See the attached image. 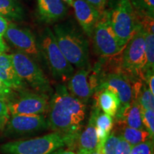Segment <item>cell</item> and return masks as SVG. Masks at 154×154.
Instances as JSON below:
<instances>
[{
	"label": "cell",
	"instance_id": "cell-1",
	"mask_svg": "<svg viewBox=\"0 0 154 154\" xmlns=\"http://www.w3.org/2000/svg\"><path fill=\"white\" fill-rule=\"evenodd\" d=\"M47 111L48 128L76 143L86 119V103L72 96L63 84H59L49 100Z\"/></svg>",
	"mask_w": 154,
	"mask_h": 154
},
{
	"label": "cell",
	"instance_id": "cell-2",
	"mask_svg": "<svg viewBox=\"0 0 154 154\" xmlns=\"http://www.w3.org/2000/svg\"><path fill=\"white\" fill-rule=\"evenodd\" d=\"M52 32L58 47L72 66L80 69L88 66V42L78 28L71 23H62L55 25Z\"/></svg>",
	"mask_w": 154,
	"mask_h": 154
},
{
	"label": "cell",
	"instance_id": "cell-3",
	"mask_svg": "<svg viewBox=\"0 0 154 154\" xmlns=\"http://www.w3.org/2000/svg\"><path fill=\"white\" fill-rule=\"evenodd\" d=\"M74 144L71 138L53 132L41 137L7 142L0 146V152L4 154H51Z\"/></svg>",
	"mask_w": 154,
	"mask_h": 154
},
{
	"label": "cell",
	"instance_id": "cell-4",
	"mask_svg": "<svg viewBox=\"0 0 154 154\" xmlns=\"http://www.w3.org/2000/svg\"><path fill=\"white\" fill-rule=\"evenodd\" d=\"M38 46L54 78L61 82L69 81L74 74V69L58 47L52 30L45 29Z\"/></svg>",
	"mask_w": 154,
	"mask_h": 154
},
{
	"label": "cell",
	"instance_id": "cell-5",
	"mask_svg": "<svg viewBox=\"0 0 154 154\" xmlns=\"http://www.w3.org/2000/svg\"><path fill=\"white\" fill-rule=\"evenodd\" d=\"M10 55L17 75L26 85L44 95L49 96L52 92L49 79L33 59L19 51Z\"/></svg>",
	"mask_w": 154,
	"mask_h": 154
},
{
	"label": "cell",
	"instance_id": "cell-6",
	"mask_svg": "<svg viewBox=\"0 0 154 154\" xmlns=\"http://www.w3.org/2000/svg\"><path fill=\"white\" fill-rule=\"evenodd\" d=\"M122 57L121 68L125 74L134 78L142 77L146 64L145 32L138 23L134 34L124 47Z\"/></svg>",
	"mask_w": 154,
	"mask_h": 154
},
{
	"label": "cell",
	"instance_id": "cell-7",
	"mask_svg": "<svg viewBox=\"0 0 154 154\" xmlns=\"http://www.w3.org/2000/svg\"><path fill=\"white\" fill-rule=\"evenodd\" d=\"M110 23L122 47H125L136 32L137 26L136 13L130 0H117L109 11Z\"/></svg>",
	"mask_w": 154,
	"mask_h": 154
},
{
	"label": "cell",
	"instance_id": "cell-8",
	"mask_svg": "<svg viewBox=\"0 0 154 154\" xmlns=\"http://www.w3.org/2000/svg\"><path fill=\"white\" fill-rule=\"evenodd\" d=\"M91 37L96 52L101 57H114L124 49L111 27L109 11L106 9L100 13Z\"/></svg>",
	"mask_w": 154,
	"mask_h": 154
},
{
	"label": "cell",
	"instance_id": "cell-9",
	"mask_svg": "<svg viewBox=\"0 0 154 154\" xmlns=\"http://www.w3.org/2000/svg\"><path fill=\"white\" fill-rule=\"evenodd\" d=\"M49 96L24 90L14 91L6 101L11 115H41L47 112Z\"/></svg>",
	"mask_w": 154,
	"mask_h": 154
},
{
	"label": "cell",
	"instance_id": "cell-10",
	"mask_svg": "<svg viewBox=\"0 0 154 154\" xmlns=\"http://www.w3.org/2000/svg\"><path fill=\"white\" fill-rule=\"evenodd\" d=\"M95 73L97 79L96 91L106 88L112 91L119 98L121 106L128 104L132 101L133 86L129 76L121 72L101 74L99 71H95Z\"/></svg>",
	"mask_w": 154,
	"mask_h": 154
},
{
	"label": "cell",
	"instance_id": "cell-11",
	"mask_svg": "<svg viewBox=\"0 0 154 154\" xmlns=\"http://www.w3.org/2000/svg\"><path fill=\"white\" fill-rule=\"evenodd\" d=\"M4 36L19 51L29 56L34 61H38L42 58L35 36L27 29L22 28L11 22Z\"/></svg>",
	"mask_w": 154,
	"mask_h": 154
},
{
	"label": "cell",
	"instance_id": "cell-12",
	"mask_svg": "<svg viewBox=\"0 0 154 154\" xmlns=\"http://www.w3.org/2000/svg\"><path fill=\"white\" fill-rule=\"evenodd\" d=\"M48 128L47 119L41 115H11L5 128L7 136L32 134Z\"/></svg>",
	"mask_w": 154,
	"mask_h": 154
},
{
	"label": "cell",
	"instance_id": "cell-13",
	"mask_svg": "<svg viewBox=\"0 0 154 154\" xmlns=\"http://www.w3.org/2000/svg\"><path fill=\"white\" fill-rule=\"evenodd\" d=\"M67 89L72 96L83 103L86 104L88 103L94 94L88 67L81 69L72 75L69 80Z\"/></svg>",
	"mask_w": 154,
	"mask_h": 154
},
{
	"label": "cell",
	"instance_id": "cell-14",
	"mask_svg": "<svg viewBox=\"0 0 154 154\" xmlns=\"http://www.w3.org/2000/svg\"><path fill=\"white\" fill-rule=\"evenodd\" d=\"M72 6L80 26L88 37H91L100 12L85 0H74Z\"/></svg>",
	"mask_w": 154,
	"mask_h": 154
},
{
	"label": "cell",
	"instance_id": "cell-15",
	"mask_svg": "<svg viewBox=\"0 0 154 154\" xmlns=\"http://www.w3.org/2000/svg\"><path fill=\"white\" fill-rule=\"evenodd\" d=\"M100 112V109L94 101L92 107L89 119L85 128L82 130L77 138V144L79 150L94 151L96 150L98 143L97 135L96 129V120Z\"/></svg>",
	"mask_w": 154,
	"mask_h": 154
},
{
	"label": "cell",
	"instance_id": "cell-16",
	"mask_svg": "<svg viewBox=\"0 0 154 154\" xmlns=\"http://www.w3.org/2000/svg\"><path fill=\"white\" fill-rule=\"evenodd\" d=\"M115 117H116V121L121 126L144 129L142 122L141 107L137 100L133 99L128 104L120 106Z\"/></svg>",
	"mask_w": 154,
	"mask_h": 154
},
{
	"label": "cell",
	"instance_id": "cell-17",
	"mask_svg": "<svg viewBox=\"0 0 154 154\" xmlns=\"http://www.w3.org/2000/svg\"><path fill=\"white\" fill-rule=\"evenodd\" d=\"M0 80L14 91L24 90L26 86L17 75L11 55L7 53L0 54Z\"/></svg>",
	"mask_w": 154,
	"mask_h": 154
},
{
	"label": "cell",
	"instance_id": "cell-18",
	"mask_svg": "<svg viewBox=\"0 0 154 154\" xmlns=\"http://www.w3.org/2000/svg\"><path fill=\"white\" fill-rule=\"evenodd\" d=\"M38 14L42 21L56 22L66 16L68 7L62 0H37Z\"/></svg>",
	"mask_w": 154,
	"mask_h": 154
},
{
	"label": "cell",
	"instance_id": "cell-19",
	"mask_svg": "<svg viewBox=\"0 0 154 154\" xmlns=\"http://www.w3.org/2000/svg\"><path fill=\"white\" fill-rule=\"evenodd\" d=\"M94 101L103 113L115 117L121 106L119 98L112 91L106 88L95 91Z\"/></svg>",
	"mask_w": 154,
	"mask_h": 154
},
{
	"label": "cell",
	"instance_id": "cell-20",
	"mask_svg": "<svg viewBox=\"0 0 154 154\" xmlns=\"http://www.w3.org/2000/svg\"><path fill=\"white\" fill-rule=\"evenodd\" d=\"M0 16L10 21L22 20L24 9L17 0H0Z\"/></svg>",
	"mask_w": 154,
	"mask_h": 154
},
{
	"label": "cell",
	"instance_id": "cell-21",
	"mask_svg": "<svg viewBox=\"0 0 154 154\" xmlns=\"http://www.w3.org/2000/svg\"><path fill=\"white\" fill-rule=\"evenodd\" d=\"M121 126L122 128L120 136L132 146L151 139L149 133L145 128L137 129L126 126Z\"/></svg>",
	"mask_w": 154,
	"mask_h": 154
},
{
	"label": "cell",
	"instance_id": "cell-22",
	"mask_svg": "<svg viewBox=\"0 0 154 154\" xmlns=\"http://www.w3.org/2000/svg\"><path fill=\"white\" fill-rule=\"evenodd\" d=\"M144 30V29H143ZM145 32V57L146 64L142 72V78L148 72L154 69V34L153 32Z\"/></svg>",
	"mask_w": 154,
	"mask_h": 154
},
{
	"label": "cell",
	"instance_id": "cell-23",
	"mask_svg": "<svg viewBox=\"0 0 154 154\" xmlns=\"http://www.w3.org/2000/svg\"><path fill=\"white\" fill-rule=\"evenodd\" d=\"M136 100H137L142 109L149 110L154 109V94L151 93L146 84H142L139 91L136 96Z\"/></svg>",
	"mask_w": 154,
	"mask_h": 154
},
{
	"label": "cell",
	"instance_id": "cell-24",
	"mask_svg": "<svg viewBox=\"0 0 154 154\" xmlns=\"http://www.w3.org/2000/svg\"><path fill=\"white\" fill-rule=\"evenodd\" d=\"M135 12L153 17L154 0H130Z\"/></svg>",
	"mask_w": 154,
	"mask_h": 154
},
{
	"label": "cell",
	"instance_id": "cell-25",
	"mask_svg": "<svg viewBox=\"0 0 154 154\" xmlns=\"http://www.w3.org/2000/svg\"><path fill=\"white\" fill-rule=\"evenodd\" d=\"M142 122L144 128L149 133L151 139L154 136V109L144 110L141 109Z\"/></svg>",
	"mask_w": 154,
	"mask_h": 154
},
{
	"label": "cell",
	"instance_id": "cell-26",
	"mask_svg": "<svg viewBox=\"0 0 154 154\" xmlns=\"http://www.w3.org/2000/svg\"><path fill=\"white\" fill-rule=\"evenodd\" d=\"M119 136H116L114 134H111L106 138L104 144L100 152L101 154H115L118 144Z\"/></svg>",
	"mask_w": 154,
	"mask_h": 154
},
{
	"label": "cell",
	"instance_id": "cell-27",
	"mask_svg": "<svg viewBox=\"0 0 154 154\" xmlns=\"http://www.w3.org/2000/svg\"><path fill=\"white\" fill-rule=\"evenodd\" d=\"M130 154H153V140L150 139L132 146Z\"/></svg>",
	"mask_w": 154,
	"mask_h": 154
},
{
	"label": "cell",
	"instance_id": "cell-28",
	"mask_svg": "<svg viewBox=\"0 0 154 154\" xmlns=\"http://www.w3.org/2000/svg\"><path fill=\"white\" fill-rule=\"evenodd\" d=\"M9 116H10V114H9L7 103L3 100L0 99V132L5 129Z\"/></svg>",
	"mask_w": 154,
	"mask_h": 154
},
{
	"label": "cell",
	"instance_id": "cell-29",
	"mask_svg": "<svg viewBox=\"0 0 154 154\" xmlns=\"http://www.w3.org/2000/svg\"><path fill=\"white\" fill-rule=\"evenodd\" d=\"M131 148L132 146L131 144L126 142L121 136H119L115 154H130Z\"/></svg>",
	"mask_w": 154,
	"mask_h": 154
},
{
	"label": "cell",
	"instance_id": "cell-30",
	"mask_svg": "<svg viewBox=\"0 0 154 154\" xmlns=\"http://www.w3.org/2000/svg\"><path fill=\"white\" fill-rule=\"evenodd\" d=\"M14 90L11 89L8 86L5 85L4 83L0 80V99L3 100L5 102L11 97L13 93H14Z\"/></svg>",
	"mask_w": 154,
	"mask_h": 154
},
{
	"label": "cell",
	"instance_id": "cell-31",
	"mask_svg": "<svg viewBox=\"0 0 154 154\" xmlns=\"http://www.w3.org/2000/svg\"><path fill=\"white\" fill-rule=\"evenodd\" d=\"M99 11L100 13L106 9L108 0H85Z\"/></svg>",
	"mask_w": 154,
	"mask_h": 154
},
{
	"label": "cell",
	"instance_id": "cell-32",
	"mask_svg": "<svg viewBox=\"0 0 154 154\" xmlns=\"http://www.w3.org/2000/svg\"><path fill=\"white\" fill-rule=\"evenodd\" d=\"M9 22L5 17L0 16V36L3 37L9 26Z\"/></svg>",
	"mask_w": 154,
	"mask_h": 154
},
{
	"label": "cell",
	"instance_id": "cell-33",
	"mask_svg": "<svg viewBox=\"0 0 154 154\" xmlns=\"http://www.w3.org/2000/svg\"><path fill=\"white\" fill-rule=\"evenodd\" d=\"M51 154H76L75 152H74L72 150H66V149H59L53 152Z\"/></svg>",
	"mask_w": 154,
	"mask_h": 154
},
{
	"label": "cell",
	"instance_id": "cell-34",
	"mask_svg": "<svg viewBox=\"0 0 154 154\" xmlns=\"http://www.w3.org/2000/svg\"><path fill=\"white\" fill-rule=\"evenodd\" d=\"M7 50H8V47L5 44V42H4L2 37L0 36V54L5 53Z\"/></svg>",
	"mask_w": 154,
	"mask_h": 154
},
{
	"label": "cell",
	"instance_id": "cell-35",
	"mask_svg": "<svg viewBox=\"0 0 154 154\" xmlns=\"http://www.w3.org/2000/svg\"><path fill=\"white\" fill-rule=\"evenodd\" d=\"M76 154H101L97 150H94V151H84V150H79Z\"/></svg>",
	"mask_w": 154,
	"mask_h": 154
},
{
	"label": "cell",
	"instance_id": "cell-36",
	"mask_svg": "<svg viewBox=\"0 0 154 154\" xmlns=\"http://www.w3.org/2000/svg\"><path fill=\"white\" fill-rule=\"evenodd\" d=\"M62 1L63 2L66 3V5H70V6H72L73 2H74V0H62Z\"/></svg>",
	"mask_w": 154,
	"mask_h": 154
}]
</instances>
